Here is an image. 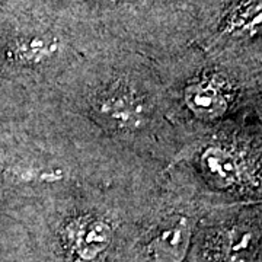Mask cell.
Instances as JSON below:
<instances>
[{
	"label": "cell",
	"mask_w": 262,
	"mask_h": 262,
	"mask_svg": "<svg viewBox=\"0 0 262 262\" xmlns=\"http://www.w3.org/2000/svg\"><path fill=\"white\" fill-rule=\"evenodd\" d=\"M256 236L249 229H236L230 234L227 258L229 262H252L256 253Z\"/></svg>",
	"instance_id": "5b68a950"
},
{
	"label": "cell",
	"mask_w": 262,
	"mask_h": 262,
	"mask_svg": "<svg viewBox=\"0 0 262 262\" xmlns=\"http://www.w3.org/2000/svg\"><path fill=\"white\" fill-rule=\"evenodd\" d=\"M189 226L185 219L165 230L151 244V252L158 262H181L187 252Z\"/></svg>",
	"instance_id": "7a4b0ae2"
},
{
	"label": "cell",
	"mask_w": 262,
	"mask_h": 262,
	"mask_svg": "<svg viewBox=\"0 0 262 262\" xmlns=\"http://www.w3.org/2000/svg\"><path fill=\"white\" fill-rule=\"evenodd\" d=\"M111 227L101 220H84L70 229V239L77 255L91 261L102 253L111 242Z\"/></svg>",
	"instance_id": "6da1fadb"
},
{
	"label": "cell",
	"mask_w": 262,
	"mask_h": 262,
	"mask_svg": "<svg viewBox=\"0 0 262 262\" xmlns=\"http://www.w3.org/2000/svg\"><path fill=\"white\" fill-rule=\"evenodd\" d=\"M206 169L223 182H233L237 177V162L233 156L222 149H210L204 155Z\"/></svg>",
	"instance_id": "8992f818"
},
{
	"label": "cell",
	"mask_w": 262,
	"mask_h": 262,
	"mask_svg": "<svg viewBox=\"0 0 262 262\" xmlns=\"http://www.w3.org/2000/svg\"><path fill=\"white\" fill-rule=\"evenodd\" d=\"M102 113L121 125H139L143 118V105L128 94H114L102 102Z\"/></svg>",
	"instance_id": "3957f363"
},
{
	"label": "cell",
	"mask_w": 262,
	"mask_h": 262,
	"mask_svg": "<svg viewBox=\"0 0 262 262\" xmlns=\"http://www.w3.org/2000/svg\"><path fill=\"white\" fill-rule=\"evenodd\" d=\"M57 44L44 37H32L19 41L16 46V54L22 61L38 63L50 57L56 51Z\"/></svg>",
	"instance_id": "52a82bcc"
},
{
	"label": "cell",
	"mask_w": 262,
	"mask_h": 262,
	"mask_svg": "<svg viewBox=\"0 0 262 262\" xmlns=\"http://www.w3.org/2000/svg\"><path fill=\"white\" fill-rule=\"evenodd\" d=\"M188 103L200 117L215 118L225 111V99L210 88H192L188 91Z\"/></svg>",
	"instance_id": "277c9868"
}]
</instances>
